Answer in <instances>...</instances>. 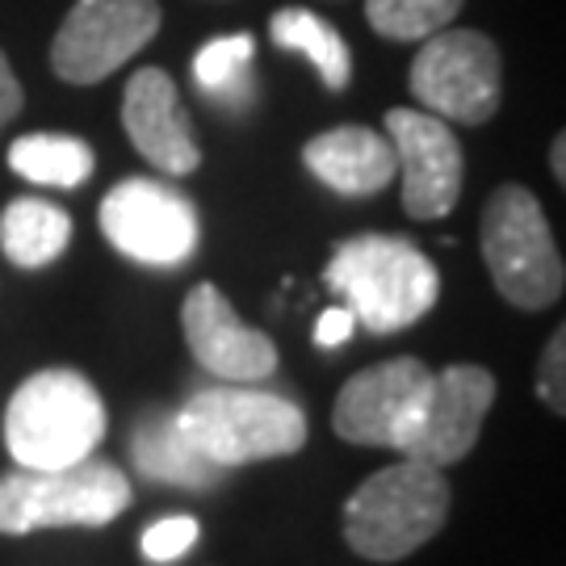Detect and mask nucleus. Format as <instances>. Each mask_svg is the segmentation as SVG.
I'll use <instances>...</instances> for the list:
<instances>
[{"label": "nucleus", "mask_w": 566, "mask_h": 566, "mask_svg": "<svg viewBox=\"0 0 566 566\" xmlns=\"http://www.w3.org/2000/svg\"><path fill=\"white\" fill-rule=\"evenodd\" d=\"M324 282L348 298L353 319L378 336L403 332L437 306L441 277L416 243L395 235H357L332 252Z\"/></svg>", "instance_id": "1"}, {"label": "nucleus", "mask_w": 566, "mask_h": 566, "mask_svg": "<svg viewBox=\"0 0 566 566\" xmlns=\"http://www.w3.org/2000/svg\"><path fill=\"white\" fill-rule=\"evenodd\" d=\"M353 327H357L353 311L348 306H332V311L319 315V324H315V344L319 348H340V344L353 340Z\"/></svg>", "instance_id": "24"}, {"label": "nucleus", "mask_w": 566, "mask_h": 566, "mask_svg": "<svg viewBox=\"0 0 566 566\" xmlns=\"http://www.w3.org/2000/svg\"><path fill=\"white\" fill-rule=\"evenodd\" d=\"M303 164L311 168L315 181H324L344 198L382 193L386 185L399 177L390 139L369 126H336L327 135H315L303 147Z\"/></svg>", "instance_id": "15"}, {"label": "nucleus", "mask_w": 566, "mask_h": 566, "mask_svg": "<svg viewBox=\"0 0 566 566\" xmlns=\"http://www.w3.org/2000/svg\"><path fill=\"white\" fill-rule=\"evenodd\" d=\"M491 403H495V378L483 365H449L428 378L420 403L411 407L407 424L395 437V449L411 462L437 470L462 462L483 432Z\"/></svg>", "instance_id": "8"}, {"label": "nucleus", "mask_w": 566, "mask_h": 566, "mask_svg": "<svg viewBox=\"0 0 566 566\" xmlns=\"http://www.w3.org/2000/svg\"><path fill=\"white\" fill-rule=\"evenodd\" d=\"M504 67L495 42L479 30H437L411 63V93L428 114L462 126H483L500 109Z\"/></svg>", "instance_id": "7"}, {"label": "nucleus", "mask_w": 566, "mask_h": 566, "mask_svg": "<svg viewBox=\"0 0 566 566\" xmlns=\"http://www.w3.org/2000/svg\"><path fill=\"white\" fill-rule=\"evenodd\" d=\"M102 231L122 256L139 264H181L198 248V210L172 185L130 177L102 202Z\"/></svg>", "instance_id": "10"}, {"label": "nucleus", "mask_w": 566, "mask_h": 566, "mask_svg": "<svg viewBox=\"0 0 566 566\" xmlns=\"http://www.w3.org/2000/svg\"><path fill=\"white\" fill-rule=\"evenodd\" d=\"M72 219L67 210L42 198H18L0 214V252L18 269H46L67 252Z\"/></svg>", "instance_id": "17"}, {"label": "nucleus", "mask_w": 566, "mask_h": 566, "mask_svg": "<svg viewBox=\"0 0 566 566\" xmlns=\"http://www.w3.org/2000/svg\"><path fill=\"white\" fill-rule=\"evenodd\" d=\"M130 507V483L114 462L84 458L60 470H18L0 479V533L25 537L39 528H102Z\"/></svg>", "instance_id": "5"}, {"label": "nucleus", "mask_w": 566, "mask_h": 566, "mask_svg": "<svg viewBox=\"0 0 566 566\" xmlns=\"http://www.w3.org/2000/svg\"><path fill=\"white\" fill-rule=\"evenodd\" d=\"M9 168L34 185L76 189L93 177V147L72 135H25L9 147Z\"/></svg>", "instance_id": "19"}, {"label": "nucleus", "mask_w": 566, "mask_h": 566, "mask_svg": "<svg viewBox=\"0 0 566 566\" xmlns=\"http://www.w3.org/2000/svg\"><path fill=\"white\" fill-rule=\"evenodd\" d=\"M130 453L147 479L172 486H210L219 465L206 462L198 449L185 441V432L177 428L172 411H151L135 424L130 437Z\"/></svg>", "instance_id": "16"}, {"label": "nucleus", "mask_w": 566, "mask_h": 566, "mask_svg": "<svg viewBox=\"0 0 566 566\" xmlns=\"http://www.w3.org/2000/svg\"><path fill=\"white\" fill-rule=\"evenodd\" d=\"M193 542H198V521L193 516H164L151 528H143V554L151 563H172V558L189 554Z\"/></svg>", "instance_id": "22"}, {"label": "nucleus", "mask_w": 566, "mask_h": 566, "mask_svg": "<svg viewBox=\"0 0 566 566\" xmlns=\"http://www.w3.org/2000/svg\"><path fill=\"white\" fill-rule=\"evenodd\" d=\"M177 416L185 441L206 462L248 465L264 458H285L306 446V416L298 403L252 386H210L198 390Z\"/></svg>", "instance_id": "4"}, {"label": "nucleus", "mask_w": 566, "mask_h": 566, "mask_svg": "<svg viewBox=\"0 0 566 566\" xmlns=\"http://www.w3.org/2000/svg\"><path fill=\"white\" fill-rule=\"evenodd\" d=\"M563 147H566V135L554 139V151H549V160H554V181L563 185L566 181V164H563Z\"/></svg>", "instance_id": "26"}, {"label": "nucleus", "mask_w": 566, "mask_h": 566, "mask_svg": "<svg viewBox=\"0 0 566 566\" xmlns=\"http://www.w3.org/2000/svg\"><path fill=\"white\" fill-rule=\"evenodd\" d=\"M105 437V403L76 369H42L18 386L4 411V446L21 470L84 462Z\"/></svg>", "instance_id": "3"}, {"label": "nucleus", "mask_w": 566, "mask_h": 566, "mask_svg": "<svg viewBox=\"0 0 566 566\" xmlns=\"http://www.w3.org/2000/svg\"><path fill=\"white\" fill-rule=\"evenodd\" d=\"M160 30L156 0H76L63 18L51 67L67 84H97L135 60Z\"/></svg>", "instance_id": "9"}, {"label": "nucleus", "mask_w": 566, "mask_h": 566, "mask_svg": "<svg viewBox=\"0 0 566 566\" xmlns=\"http://www.w3.org/2000/svg\"><path fill=\"white\" fill-rule=\"evenodd\" d=\"M449 516V483L437 465L403 462L369 474L344 504V537L369 563H399L428 546Z\"/></svg>", "instance_id": "2"}, {"label": "nucleus", "mask_w": 566, "mask_h": 566, "mask_svg": "<svg viewBox=\"0 0 566 566\" xmlns=\"http://www.w3.org/2000/svg\"><path fill=\"white\" fill-rule=\"evenodd\" d=\"M18 114H21V84H18V76H13L9 60L0 55V126L13 122Z\"/></svg>", "instance_id": "25"}, {"label": "nucleus", "mask_w": 566, "mask_h": 566, "mask_svg": "<svg viewBox=\"0 0 566 566\" xmlns=\"http://www.w3.org/2000/svg\"><path fill=\"white\" fill-rule=\"evenodd\" d=\"M122 126L135 143V151L147 156V164H156L168 177H189L202 164L181 93L160 67H143L130 76L126 97H122Z\"/></svg>", "instance_id": "14"}, {"label": "nucleus", "mask_w": 566, "mask_h": 566, "mask_svg": "<svg viewBox=\"0 0 566 566\" xmlns=\"http://www.w3.org/2000/svg\"><path fill=\"white\" fill-rule=\"evenodd\" d=\"M428 378L432 369L420 357H390V361L353 374L332 407L336 437L348 446L395 449V437L407 424L411 407L420 403Z\"/></svg>", "instance_id": "12"}, {"label": "nucleus", "mask_w": 566, "mask_h": 566, "mask_svg": "<svg viewBox=\"0 0 566 566\" xmlns=\"http://www.w3.org/2000/svg\"><path fill=\"white\" fill-rule=\"evenodd\" d=\"M269 39L277 42L282 51H294L303 55L315 72L324 88L340 93L353 81V51L348 42L336 34V25L324 18H315L311 9H277L273 21H269Z\"/></svg>", "instance_id": "18"}, {"label": "nucleus", "mask_w": 566, "mask_h": 566, "mask_svg": "<svg viewBox=\"0 0 566 566\" xmlns=\"http://www.w3.org/2000/svg\"><path fill=\"white\" fill-rule=\"evenodd\" d=\"M386 139L403 177V210L420 223L446 219L462 198V143L449 122L424 109H390Z\"/></svg>", "instance_id": "11"}, {"label": "nucleus", "mask_w": 566, "mask_h": 566, "mask_svg": "<svg viewBox=\"0 0 566 566\" xmlns=\"http://www.w3.org/2000/svg\"><path fill=\"white\" fill-rule=\"evenodd\" d=\"M181 327L198 365L223 382H261L277 369L273 340L243 324L219 285L202 282L189 290L181 306Z\"/></svg>", "instance_id": "13"}, {"label": "nucleus", "mask_w": 566, "mask_h": 566, "mask_svg": "<svg viewBox=\"0 0 566 566\" xmlns=\"http://www.w3.org/2000/svg\"><path fill=\"white\" fill-rule=\"evenodd\" d=\"M462 0H365L369 25L395 42H420L432 39L458 18Z\"/></svg>", "instance_id": "21"}, {"label": "nucleus", "mask_w": 566, "mask_h": 566, "mask_svg": "<svg viewBox=\"0 0 566 566\" xmlns=\"http://www.w3.org/2000/svg\"><path fill=\"white\" fill-rule=\"evenodd\" d=\"M483 261L512 306L546 311L563 298L566 269L542 202L525 185H500L483 210Z\"/></svg>", "instance_id": "6"}, {"label": "nucleus", "mask_w": 566, "mask_h": 566, "mask_svg": "<svg viewBox=\"0 0 566 566\" xmlns=\"http://www.w3.org/2000/svg\"><path fill=\"white\" fill-rule=\"evenodd\" d=\"M252 55H256L252 34H227V39L206 42L193 60V81L210 102L243 109L252 102Z\"/></svg>", "instance_id": "20"}, {"label": "nucleus", "mask_w": 566, "mask_h": 566, "mask_svg": "<svg viewBox=\"0 0 566 566\" xmlns=\"http://www.w3.org/2000/svg\"><path fill=\"white\" fill-rule=\"evenodd\" d=\"M566 327H558L554 336H549L546 353H542V365H537V399L554 411V416H563L566 411Z\"/></svg>", "instance_id": "23"}]
</instances>
